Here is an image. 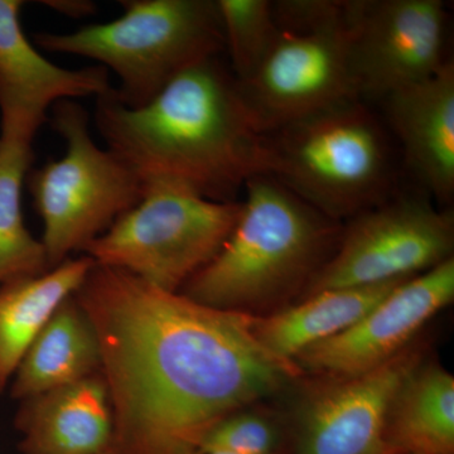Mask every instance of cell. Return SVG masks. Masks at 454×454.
Here are the masks:
<instances>
[{"label": "cell", "instance_id": "cell-1", "mask_svg": "<svg viewBox=\"0 0 454 454\" xmlns=\"http://www.w3.org/2000/svg\"><path fill=\"white\" fill-rule=\"evenodd\" d=\"M97 333L116 454H200L215 426L276 393L298 366L250 313L212 309L95 264L74 293Z\"/></svg>", "mask_w": 454, "mask_h": 454}, {"label": "cell", "instance_id": "cell-2", "mask_svg": "<svg viewBox=\"0 0 454 454\" xmlns=\"http://www.w3.org/2000/svg\"><path fill=\"white\" fill-rule=\"evenodd\" d=\"M95 125L143 187L175 184L235 201L265 173V142L231 70L211 57L172 80L145 106H122L113 86L97 98Z\"/></svg>", "mask_w": 454, "mask_h": 454}, {"label": "cell", "instance_id": "cell-3", "mask_svg": "<svg viewBox=\"0 0 454 454\" xmlns=\"http://www.w3.org/2000/svg\"><path fill=\"white\" fill-rule=\"evenodd\" d=\"M244 187L231 235L179 293L212 309L247 313L307 286L327 262L337 226L271 176H254Z\"/></svg>", "mask_w": 454, "mask_h": 454}, {"label": "cell", "instance_id": "cell-4", "mask_svg": "<svg viewBox=\"0 0 454 454\" xmlns=\"http://www.w3.org/2000/svg\"><path fill=\"white\" fill-rule=\"evenodd\" d=\"M112 22L73 33L41 32L47 52L94 59L119 79L113 88L128 107L145 106L172 80L225 51L217 0H122Z\"/></svg>", "mask_w": 454, "mask_h": 454}, {"label": "cell", "instance_id": "cell-5", "mask_svg": "<svg viewBox=\"0 0 454 454\" xmlns=\"http://www.w3.org/2000/svg\"><path fill=\"white\" fill-rule=\"evenodd\" d=\"M264 175L333 221L387 200L393 181L387 136L360 100L268 134Z\"/></svg>", "mask_w": 454, "mask_h": 454}, {"label": "cell", "instance_id": "cell-6", "mask_svg": "<svg viewBox=\"0 0 454 454\" xmlns=\"http://www.w3.org/2000/svg\"><path fill=\"white\" fill-rule=\"evenodd\" d=\"M89 122L76 101L55 104L51 125L65 139L66 153L27 175L51 269L83 252L145 196L136 173L92 140Z\"/></svg>", "mask_w": 454, "mask_h": 454}, {"label": "cell", "instance_id": "cell-7", "mask_svg": "<svg viewBox=\"0 0 454 454\" xmlns=\"http://www.w3.org/2000/svg\"><path fill=\"white\" fill-rule=\"evenodd\" d=\"M240 212L241 202L214 201L175 184L148 187L143 199L82 253L95 264L179 293L219 254Z\"/></svg>", "mask_w": 454, "mask_h": 454}, {"label": "cell", "instance_id": "cell-8", "mask_svg": "<svg viewBox=\"0 0 454 454\" xmlns=\"http://www.w3.org/2000/svg\"><path fill=\"white\" fill-rule=\"evenodd\" d=\"M265 136L348 101L360 100L349 55L348 2L298 31L282 29L255 74L239 82Z\"/></svg>", "mask_w": 454, "mask_h": 454}, {"label": "cell", "instance_id": "cell-9", "mask_svg": "<svg viewBox=\"0 0 454 454\" xmlns=\"http://www.w3.org/2000/svg\"><path fill=\"white\" fill-rule=\"evenodd\" d=\"M340 238L307 284L306 298L409 279L453 258V214L422 197H387L352 217Z\"/></svg>", "mask_w": 454, "mask_h": 454}, {"label": "cell", "instance_id": "cell-10", "mask_svg": "<svg viewBox=\"0 0 454 454\" xmlns=\"http://www.w3.org/2000/svg\"><path fill=\"white\" fill-rule=\"evenodd\" d=\"M441 0L348 2L349 55L358 98L384 100L437 73L444 59Z\"/></svg>", "mask_w": 454, "mask_h": 454}, {"label": "cell", "instance_id": "cell-11", "mask_svg": "<svg viewBox=\"0 0 454 454\" xmlns=\"http://www.w3.org/2000/svg\"><path fill=\"white\" fill-rule=\"evenodd\" d=\"M453 298L454 259L450 258L400 283L357 324L304 349L293 363L331 378L372 372L397 356Z\"/></svg>", "mask_w": 454, "mask_h": 454}, {"label": "cell", "instance_id": "cell-12", "mask_svg": "<svg viewBox=\"0 0 454 454\" xmlns=\"http://www.w3.org/2000/svg\"><path fill=\"white\" fill-rule=\"evenodd\" d=\"M414 367L411 355L399 354L372 372L319 387L301 408L298 454H394L387 419Z\"/></svg>", "mask_w": 454, "mask_h": 454}, {"label": "cell", "instance_id": "cell-13", "mask_svg": "<svg viewBox=\"0 0 454 454\" xmlns=\"http://www.w3.org/2000/svg\"><path fill=\"white\" fill-rule=\"evenodd\" d=\"M20 0H0V137L33 143L59 101L112 88L103 66L68 70L50 62L20 26Z\"/></svg>", "mask_w": 454, "mask_h": 454}, {"label": "cell", "instance_id": "cell-14", "mask_svg": "<svg viewBox=\"0 0 454 454\" xmlns=\"http://www.w3.org/2000/svg\"><path fill=\"white\" fill-rule=\"evenodd\" d=\"M406 164L439 202L454 196V65L382 100Z\"/></svg>", "mask_w": 454, "mask_h": 454}, {"label": "cell", "instance_id": "cell-15", "mask_svg": "<svg viewBox=\"0 0 454 454\" xmlns=\"http://www.w3.org/2000/svg\"><path fill=\"white\" fill-rule=\"evenodd\" d=\"M16 427L22 454H104L113 450L114 423L98 372L20 402Z\"/></svg>", "mask_w": 454, "mask_h": 454}, {"label": "cell", "instance_id": "cell-16", "mask_svg": "<svg viewBox=\"0 0 454 454\" xmlns=\"http://www.w3.org/2000/svg\"><path fill=\"white\" fill-rule=\"evenodd\" d=\"M101 369L97 333L74 294L57 307L33 340L11 382L18 402L74 384Z\"/></svg>", "mask_w": 454, "mask_h": 454}, {"label": "cell", "instance_id": "cell-17", "mask_svg": "<svg viewBox=\"0 0 454 454\" xmlns=\"http://www.w3.org/2000/svg\"><path fill=\"white\" fill-rule=\"evenodd\" d=\"M94 265L88 255L70 258L43 276L0 286V394L57 307L76 293Z\"/></svg>", "mask_w": 454, "mask_h": 454}, {"label": "cell", "instance_id": "cell-18", "mask_svg": "<svg viewBox=\"0 0 454 454\" xmlns=\"http://www.w3.org/2000/svg\"><path fill=\"white\" fill-rule=\"evenodd\" d=\"M403 282L317 293L283 312L267 318L255 317L254 334L274 356L293 363L304 349L357 324Z\"/></svg>", "mask_w": 454, "mask_h": 454}, {"label": "cell", "instance_id": "cell-19", "mask_svg": "<svg viewBox=\"0 0 454 454\" xmlns=\"http://www.w3.org/2000/svg\"><path fill=\"white\" fill-rule=\"evenodd\" d=\"M387 435L394 454H453L452 373L438 365L414 367L394 397Z\"/></svg>", "mask_w": 454, "mask_h": 454}, {"label": "cell", "instance_id": "cell-20", "mask_svg": "<svg viewBox=\"0 0 454 454\" xmlns=\"http://www.w3.org/2000/svg\"><path fill=\"white\" fill-rule=\"evenodd\" d=\"M33 160L32 143L0 137V286L51 270L43 244L23 217L22 188Z\"/></svg>", "mask_w": 454, "mask_h": 454}, {"label": "cell", "instance_id": "cell-21", "mask_svg": "<svg viewBox=\"0 0 454 454\" xmlns=\"http://www.w3.org/2000/svg\"><path fill=\"white\" fill-rule=\"evenodd\" d=\"M230 70L238 82L255 74L273 50L282 29L273 2L268 0H217Z\"/></svg>", "mask_w": 454, "mask_h": 454}, {"label": "cell", "instance_id": "cell-22", "mask_svg": "<svg viewBox=\"0 0 454 454\" xmlns=\"http://www.w3.org/2000/svg\"><path fill=\"white\" fill-rule=\"evenodd\" d=\"M277 443L276 430L258 415L232 414L215 426L202 439L200 454H270Z\"/></svg>", "mask_w": 454, "mask_h": 454}, {"label": "cell", "instance_id": "cell-23", "mask_svg": "<svg viewBox=\"0 0 454 454\" xmlns=\"http://www.w3.org/2000/svg\"><path fill=\"white\" fill-rule=\"evenodd\" d=\"M44 5L55 9L68 17L82 18L94 13L95 4L91 2H43Z\"/></svg>", "mask_w": 454, "mask_h": 454}, {"label": "cell", "instance_id": "cell-24", "mask_svg": "<svg viewBox=\"0 0 454 454\" xmlns=\"http://www.w3.org/2000/svg\"><path fill=\"white\" fill-rule=\"evenodd\" d=\"M206 454H235V453H229V452H221V450H217V452H210Z\"/></svg>", "mask_w": 454, "mask_h": 454}, {"label": "cell", "instance_id": "cell-25", "mask_svg": "<svg viewBox=\"0 0 454 454\" xmlns=\"http://www.w3.org/2000/svg\"><path fill=\"white\" fill-rule=\"evenodd\" d=\"M104 454H116V453H114L113 450H110V452L104 453Z\"/></svg>", "mask_w": 454, "mask_h": 454}, {"label": "cell", "instance_id": "cell-26", "mask_svg": "<svg viewBox=\"0 0 454 454\" xmlns=\"http://www.w3.org/2000/svg\"><path fill=\"white\" fill-rule=\"evenodd\" d=\"M402 454H411V453H402Z\"/></svg>", "mask_w": 454, "mask_h": 454}]
</instances>
